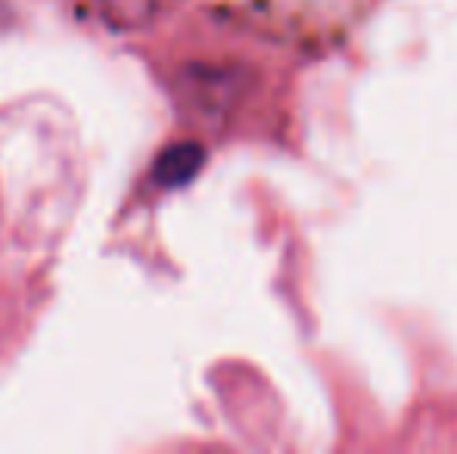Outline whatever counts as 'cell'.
I'll return each instance as SVG.
<instances>
[{"label":"cell","instance_id":"cell-2","mask_svg":"<svg viewBox=\"0 0 457 454\" xmlns=\"http://www.w3.org/2000/svg\"><path fill=\"white\" fill-rule=\"evenodd\" d=\"M87 4L94 6V12L109 31L128 35V31L150 25V19L156 16L159 0H87Z\"/></svg>","mask_w":457,"mask_h":454},{"label":"cell","instance_id":"cell-1","mask_svg":"<svg viewBox=\"0 0 457 454\" xmlns=\"http://www.w3.org/2000/svg\"><path fill=\"white\" fill-rule=\"evenodd\" d=\"M203 165L205 150L193 140H184V144L162 150V156L156 159V169H153V177H156L159 187H184L203 171Z\"/></svg>","mask_w":457,"mask_h":454}]
</instances>
